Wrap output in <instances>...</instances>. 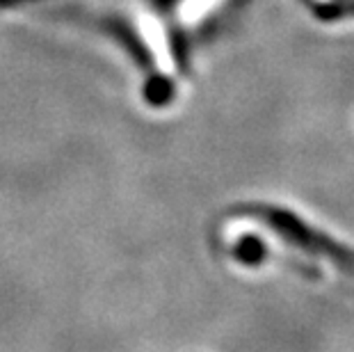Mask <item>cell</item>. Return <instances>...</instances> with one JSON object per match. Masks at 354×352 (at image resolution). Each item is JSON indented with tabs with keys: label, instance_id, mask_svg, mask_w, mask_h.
I'll use <instances>...</instances> for the list:
<instances>
[{
	"label": "cell",
	"instance_id": "cell-1",
	"mask_svg": "<svg viewBox=\"0 0 354 352\" xmlns=\"http://www.w3.org/2000/svg\"><path fill=\"white\" fill-rule=\"evenodd\" d=\"M263 217H266L270 227L279 231L288 243L299 247V250H306L308 254H318V257L327 259L329 263H334L336 268L354 275V252L348 250L345 245L336 243L334 238H329L327 234H322V231L313 229L302 217H297L290 211H281V208H266Z\"/></svg>",
	"mask_w": 354,
	"mask_h": 352
}]
</instances>
